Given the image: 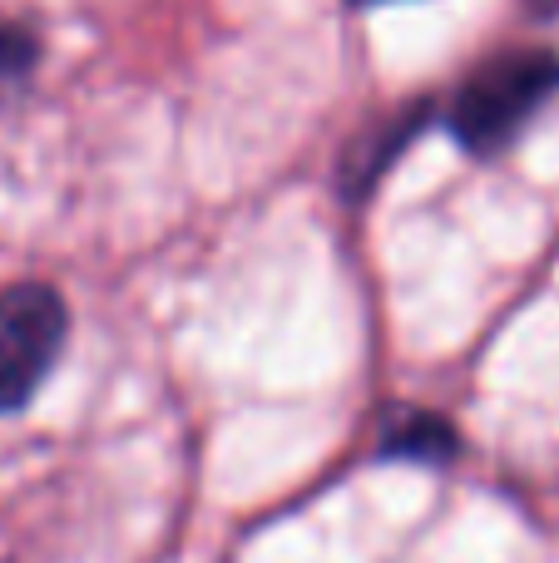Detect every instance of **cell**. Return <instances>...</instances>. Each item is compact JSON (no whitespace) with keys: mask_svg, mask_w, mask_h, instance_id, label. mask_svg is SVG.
Listing matches in <instances>:
<instances>
[{"mask_svg":"<svg viewBox=\"0 0 559 563\" xmlns=\"http://www.w3.org/2000/svg\"><path fill=\"white\" fill-rule=\"evenodd\" d=\"M559 89V55L550 49H505L485 59L451 104V134L475 158H495L515 144L525 124Z\"/></svg>","mask_w":559,"mask_h":563,"instance_id":"cell-1","label":"cell"},{"mask_svg":"<svg viewBox=\"0 0 559 563\" xmlns=\"http://www.w3.org/2000/svg\"><path fill=\"white\" fill-rule=\"evenodd\" d=\"M69 331L65 297L45 282L0 291V410H20L50 376Z\"/></svg>","mask_w":559,"mask_h":563,"instance_id":"cell-2","label":"cell"},{"mask_svg":"<svg viewBox=\"0 0 559 563\" xmlns=\"http://www.w3.org/2000/svg\"><path fill=\"white\" fill-rule=\"evenodd\" d=\"M386 455L396 460H421V465H446V460L461 450V435L451 430V420L431 416V410H406V416L392 420L386 430Z\"/></svg>","mask_w":559,"mask_h":563,"instance_id":"cell-3","label":"cell"},{"mask_svg":"<svg viewBox=\"0 0 559 563\" xmlns=\"http://www.w3.org/2000/svg\"><path fill=\"white\" fill-rule=\"evenodd\" d=\"M35 59H40V45H35V35H30V30L0 25V104H10V99L25 89Z\"/></svg>","mask_w":559,"mask_h":563,"instance_id":"cell-4","label":"cell"},{"mask_svg":"<svg viewBox=\"0 0 559 563\" xmlns=\"http://www.w3.org/2000/svg\"><path fill=\"white\" fill-rule=\"evenodd\" d=\"M352 5H386V0H352Z\"/></svg>","mask_w":559,"mask_h":563,"instance_id":"cell-5","label":"cell"}]
</instances>
